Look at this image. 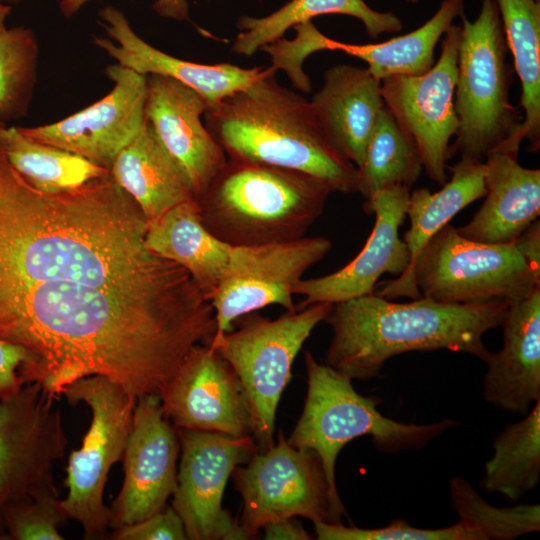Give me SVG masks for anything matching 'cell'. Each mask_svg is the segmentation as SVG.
<instances>
[{"label": "cell", "mask_w": 540, "mask_h": 540, "mask_svg": "<svg viewBox=\"0 0 540 540\" xmlns=\"http://www.w3.org/2000/svg\"><path fill=\"white\" fill-rule=\"evenodd\" d=\"M458 47L454 104L459 121L449 157L482 161L494 149L519 154L517 134L522 114L509 97L513 71L507 42L494 0H482L477 18L464 12Z\"/></svg>", "instance_id": "cell-5"}, {"label": "cell", "mask_w": 540, "mask_h": 540, "mask_svg": "<svg viewBox=\"0 0 540 540\" xmlns=\"http://www.w3.org/2000/svg\"><path fill=\"white\" fill-rule=\"evenodd\" d=\"M55 399L37 383L24 384L0 399V532L4 535L7 508L58 495L53 466L63 458L68 440Z\"/></svg>", "instance_id": "cell-11"}, {"label": "cell", "mask_w": 540, "mask_h": 540, "mask_svg": "<svg viewBox=\"0 0 540 540\" xmlns=\"http://www.w3.org/2000/svg\"><path fill=\"white\" fill-rule=\"evenodd\" d=\"M331 192L299 171L229 159L197 203L202 222L217 238L248 246L303 237Z\"/></svg>", "instance_id": "cell-4"}, {"label": "cell", "mask_w": 540, "mask_h": 540, "mask_svg": "<svg viewBox=\"0 0 540 540\" xmlns=\"http://www.w3.org/2000/svg\"><path fill=\"white\" fill-rule=\"evenodd\" d=\"M114 540H185L183 522L173 507L164 508L141 521L114 529Z\"/></svg>", "instance_id": "cell-37"}, {"label": "cell", "mask_w": 540, "mask_h": 540, "mask_svg": "<svg viewBox=\"0 0 540 540\" xmlns=\"http://www.w3.org/2000/svg\"><path fill=\"white\" fill-rule=\"evenodd\" d=\"M109 171L148 222L181 203L196 200L185 175L146 119L139 133L118 153Z\"/></svg>", "instance_id": "cell-27"}, {"label": "cell", "mask_w": 540, "mask_h": 540, "mask_svg": "<svg viewBox=\"0 0 540 540\" xmlns=\"http://www.w3.org/2000/svg\"><path fill=\"white\" fill-rule=\"evenodd\" d=\"M40 46L35 32L23 25L0 30V121L24 118L38 79Z\"/></svg>", "instance_id": "cell-33"}, {"label": "cell", "mask_w": 540, "mask_h": 540, "mask_svg": "<svg viewBox=\"0 0 540 540\" xmlns=\"http://www.w3.org/2000/svg\"><path fill=\"white\" fill-rule=\"evenodd\" d=\"M21 2L22 0H0V4L10 5V6L18 5Z\"/></svg>", "instance_id": "cell-43"}, {"label": "cell", "mask_w": 540, "mask_h": 540, "mask_svg": "<svg viewBox=\"0 0 540 540\" xmlns=\"http://www.w3.org/2000/svg\"><path fill=\"white\" fill-rule=\"evenodd\" d=\"M514 245L524 258L540 270V222L537 219L514 241Z\"/></svg>", "instance_id": "cell-41"}, {"label": "cell", "mask_w": 540, "mask_h": 540, "mask_svg": "<svg viewBox=\"0 0 540 540\" xmlns=\"http://www.w3.org/2000/svg\"><path fill=\"white\" fill-rule=\"evenodd\" d=\"M308 390L302 414L288 443L313 450L320 458L332 499L345 510L336 487L335 465L340 450L350 441L369 435L386 453L419 450L458 423L443 419L430 424L403 423L382 415L380 399L359 394L351 378L305 353Z\"/></svg>", "instance_id": "cell-6"}, {"label": "cell", "mask_w": 540, "mask_h": 540, "mask_svg": "<svg viewBox=\"0 0 540 540\" xmlns=\"http://www.w3.org/2000/svg\"><path fill=\"white\" fill-rule=\"evenodd\" d=\"M148 221L109 174L48 193L0 150V340L27 349L23 384L55 397L103 376L136 398L159 393L208 343L211 302L145 243Z\"/></svg>", "instance_id": "cell-1"}, {"label": "cell", "mask_w": 540, "mask_h": 540, "mask_svg": "<svg viewBox=\"0 0 540 540\" xmlns=\"http://www.w3.org/2000/svg\"><path fill=\"white\" fill-rule=\"evenodd\" d=\"M325 14L357 18L371 39H377L382 33L399 32L403 27L395 14L373 10L363 0H291L268 16L240 17L237 27L241 32L236 36L232 50L236 54L251 56L264 45L282 38L288 29Z\"/></svg>", "instance_id": "cell-28"}, {"label": "cell", "mask_w": 540, "mask_h": 540, "mask_svg": "<svg viewBox=\"0 0 540 540\" xmlns=\"http://www.w3.org/2000/svg\"><path fill=\"white\" fill-rule=\"evenodd\" d=\"M233 478L243 500L238 524L248 538L278 519L341 523L345 514L332 499L318 455L293 447L282 432L275 446L256 451L246 467L235 468Z\"/></svg>", "instance_id": "cell-10"}, {"label": "cell", "mask_w": 540, "mask_h": 540, "mask_svg": "<svg viewBox=\"0 0 540 540\" xmlns=\"http://www.w3.org/2000/svg\"><path fill=\"white\" fill-rule=\"evenodd\" d=\"M540 480V400L515 423L507 424L493 441V455L484 465L481 487L515 502Z\"/></svg>", "instance_id": "cell-31"}, {"label": "cell", "mask_w": 540, "mask_h": 540, "mask_svg": "<svg viewBox=\"0 0 540 540\" xmlns=\"http://www.w3.org/2000/svg\"><path fill=\"white\" fill-rule=\"evenodd\" d=\"M450 504L459 520L476 530L483 540H514L540 529V505L494 507L484 501L461 477L450 480Z\"/></svg>", "instance_id": "cell-34"}, {"label": "cell", "mask_w": 540, "mask_h": 540, "mask_svg": "<svg viewBox=\"0 0 540 540\" xmlns=\"http://www.w3.org/2000/svg\"><path fill=\"white\" fill-rule=\"evenodd\" d=\"M0 150L25 181L48 193L71 190L110 174L84 157L28 137L16 126L0 129Z\"/></svg>", "instance_id": "cell-30"}, {"label": "cell", "mask_w": 540, "mask_h": 540, "mask_svg": "<svg viewBox=\"0 0 540 540\" xmlns=\"http://www.w3.org/2000/svg\"><path fill=\"white\" fill-rule=\"evenodd\" d=\"M275 72L207 106L203 121L231 160L311 175L332 192H358L357 167L330 141L310 104Z\"/></svg>", "instance_id": "cell-3"}, {"label": "cell", "mask_w": 540, "mask_h": 540, "mask_svg": "<svg viewBox=\"0 0 540 540\" xmlns=\"http://www.w3.org/2000/svg\"><path fill=\"white\" fill-rule=\"evenodd\" d=\"M264 538L268 540H309L311 535L293 518L268 522L263 526Z\"/></svg>", "instance_id": "cell-40"}, {"label": "cell", "mask_w": 540, "mask_h": 540, "mask_svg": "<svg viewBox=\"0 0 540 540\" xmlns=\"http://www.w3.org/2000/svg\"><path fill=\"white\" fill-rule=\"evenodd\" d=\"M485 200L473 218L456 228L482 243H510L540 214V170L523 167L518 155L494 149L485 157Z\"/></svg>", "instance_id": "cell-23"}, {"label": "cell", "mask_w": 540, "mask_h": 540, "mask_svg": "<svg viewBox=\"0 0 540 540\" xmlns=\"http://www.w3.org/2000/svg\"><path fill=\"white\" fill-rule=\"evenodd\" d=\"M0 540H9L6 535L0 532Z\"/></svg>", "instance_id": "cell-44"}, {"label": "cell", "mask_w": 540, "mask_h": 540, "mask_svg": "<svg viewBox=\"0 0 540 540\" xmlns=\"http://www.w3.org/2000/svg\"><path fill=\"white\" fill-rule=\"evenodd\" d=\"M451 172V179L439 191L432 193L428 188H418L410 193L406 210L410 227L403 236L410 261L406 271L386 282L377 295L386 299L421 298L413 278L420 251L458 212L485 196L484 162L461 157Z\"/></svg>", "instance_id": "cell-25"}, {"label": "cell", "mask_w": 540, "mask_h": 540, "mask_svg": "<svg viewBox=\"0 0 540 540\" xmlns=\"http://www.w3.org/2000/svg\"><path fill=\"white\" fill-rule=\"evenodd\" d=\"M106 36H92L93 44L117 64L143 75L173 78L196 91L213 105L233 92L275 71L271 66L242 68L230 63L200 64L167 54L143 40L118 8L99 10Z\"/></svg>", "instance_id": "cell-21"}, {"label": "cell", "mask_w": 540, "mask_h": 540, "mask_svg": "<svg viewBox=\"0 0 540 540\" xmlns=\"http://www.w3.org/2000/svg\"><path fill=\"white\" fill-rule=\"evenodd\" d=\"M509 302L444 304L421 297L394 303L377 294L333 304L325 321L332 338L325 362L351 379L379 375L391 357L447 349L486 361L484 334L501 326Z\"/></svg>", "instance_id": "cell-2"}, {"label": "cell", "mask_w": 540, "mask_h": 540, "mask_svg": "<svg viewBox=\"0 0 540 540\" xmlns=\"http://www.w3.org/2000/svg\"><path fill=\"white\" fill-rule=\"evenodd\" d=\"M60 12L66 17L74 16L89 0H55ZM152 9L161 17L176 21L189 20V6L186 0H156Z\"/></svg>", "instance_id": "cell-39"}, {"label": "cell", "mask_w": 540, "mask_h": 540, "mask_svg": "<svg viewBox=\"0 0 540 540\" xmlns=\"http://www.w3.org/2000/svg\"><path fill=\"white\" fill-rule=\"evenodd\" d=\"M58 495H44L7 508L3 528L12 540H63L58 525L66 520Z\"/></svg>", "instance_id": "cell-36"}, {"label": "cell", "mask_w": 540, "mask_h": 540, "mask_svg": "<svg viewBox=\"0 0 540 540\" xmlns=\"http://www.w3.org/2000/svg\"><path fill=\"white\" fill-rule=\"evenodd\" d=\"M206 107L205 100L185 84L147 75L145 119L185 175L196 200L228 160L204 124Z\"/></svg>", "instance_id": "cell-19"}, {"label": "cell", "mask_w": 540, "mask_h": 540, "mask_svg": "<svg viewBox=\"0 0 540 540\" xmlns=\"http://www.w3.org/2000/svg\"><path fill=\"white\" fill-rule=\"evenodd\" d=\"M319 540H483L466 523L437 529L411 526L404 519H396L381 528H358L342 523L314 522Z\"/></svg>", "instance_id": "cell-35"}, {"label": "cell", "mask_w": 540, "mask_h": 540, "mask_svg": "<svg viewBox=\"0 0 540 540\" xmlns=\"http://www.w3.org/2000/svg\"><path fill=\"white\" fill-rule=\"evenodd\" d=\"M410 188L392 186L366 199L363 208L375 214L370 236L358 255L341 269L325 276L301 279L294 295L304 297L300 308L314 303H337L374 293L377 280L385 273L402 275L410 256L399 228L406 216Z\"/></svg>", "instance_id": "cell-18"}, {"label": "cell", "mask_w": 540, "mask_h": 540, "mask_svg": "<svg viewBox=\"0 0 540 540\" xmlns=\"http://www.w3.org/2000/svg\"><path fill=\"white\" fill-rule=\"evenodd\" d=\"M181 462L172 507L180 516L187 539H247L240 525L223 509L226 483L236 466L257 451L250 435L179 428Z\"/></svg>", "instance_id": "cell-14"}, {"label": "cell", "mask_w": 540, "mask_h": 540, "mask_svg": "<svg viewBox=\"0 0 540 540\" xmlns=\"http://www.w3.org/2000/svg\"><path fill=\"white\" fill-rule=\"evenodd\" d=\"M105 74L113 87L104 97L62 120L20 131L110 170L144 124L147 76L117 63L108 65Z\"/></svg>", "instance_id": "cell-15"}, {"label": "cell", "mask_w": 540, "mask_h": 540, "mask_svg": "<svg viewBox=\"0 0 540 540\" xmlns=\"http://www.w3.org/2000/svg\"><path fill=\"white\" fill-rule=\"evenodd\" d=\"M4 126H6V125L0 121V129H1L2 127H4Z\"/></svg>", "instance_id": "cell-46"}, {"label": "cell", "mask_w": 540, "mask_h": 540, "mask_svg": "<svg viewBox=\"0 0 540 540\" xmlns=\"http://www.w3.org/2000/svg\"><path fill=\"white\" fill-rule=\"evenodd\" d=\"M464 12L463 0H444L436 13L416 30L377 44H348L322 34L311 21L294 26L296 37L281 38L276 53L291 70H301L305 58L318 51H342L367 63L368 71L380 81L393 75L418 76L434 65L436 44Z\"/></svg>", "instance_id": "cell-20"}, {"label": "cell", "mask_w": 540, "mask_h": 540, "mask_svg": "<svg viewBox=\"0 0 540 540\" xmlns=\"http://www.w3.org/2000/svg\"><path fill=\"white\" fill-rule=\"evenodd\" d=\"M178 432L164 416L159 394L137 398L123 454L124 480L110 508V527L141 521L165 508L177 487Z\"/></svg>", "instance_id": "cell-17"}, {"label": "cell", "mask_w": 540, "mask_h": 540, "mask_svg": "<svg viewBox=\"0 0 540 540\" xmlns=\"http://www.w3.org/2000/svg\"><path fill=\"white\" fill-rule=\"evenodd\" d=\"M310 104L330 141L359 167L379 112L385 106L381 81L367 68L335 65L326 70L323 86Z\"/></svg>", "instance_id": "cell-24"}, {"label": "cell", "mask_w": 540, "mask_h": 540, "mask_svg": "<svg viewBox=\"0 0 540 540\" xmlns=\"http://www.w3.org/2000/svg\"><path fill=\"white\" fill-rule=\"evenodd\" d=\"M333 304L320 302L277 318L255 316L209 343L240 380L254 419V436L262 451L273 445L276 410L291 378L292 364Z\"/></svg>", "instance_id": "cell-9"}, {"label": "cell", "mask_w": 540, "mask_h": 540, "mask_svg": "<svg viewBox=\"0 0 540 540\" xmlns=\"http://www.w3.org/2000/svg\"><path fill=\"white\" fill-rule=\"evenodd\" d=\"M405 1L414 4V3H417L419 0H405Z\"/></svg>", "instance_id": "cell-45"}, {"label": "cell", "mask_w": 540, "mask_h": 540, "mask_svg": "<svg viewBox=\"0 0 540 540\" xmlns=\"http://www.w3.org/2000/svg\"><path fill=\"white\" fill-rule=\"evenodd\" d=\"M536 1H539V0H536Z\"/></svg>", "instance_id": "cell-47"}, {"label": "cell", "mask_w": 540, "mask_h": 540, "mask_svg": "<svg viewBox=\"0 0 540 540\" xmlns=\"http://www.w3.org/2000/svg\"><path fill=\"white\" fill-rule=\"evenodd\" d=\"M422 169L416 144L384 106L370 135L363 162L357 167L358 192L366 200L392 186L410 188Z\"/></svg>", "instance_id": "cell-32"}, {"label": "cell", "mask_w": 540, "mask_h": 540, "mask_svg": "<svg viewBox=\"0 0 540 540\" xmlns=\"http://www.w3.org/2000/svg\"><path fill=\"white\" fill-rule=\"evenodd\" d=\"M499 10L508 50L521 83L524 112L518 140L528 150L540 148V3L536 0H494Z\"/></svg>", "instance_id": "cell-29"}, {"label": "cell", "mask_w": 540, "mask_h": 540, "mask_svg": "<svg viewBox=\"0 0 540 540\" xmlns=\"http://www.w3.org/2000/svg\"><path fill=\"white\" fill-rule=\"evenodd\" d=\"M145 243L155 254L184 268L210 301L232 246L206 228L197 200L181 203L148 222Z\"/></svg>", "instance_id": "cell-26"}, {"label": "cell", "mask_w": 540, "mask_h": 540, "mask_svg": "<svg viewBox=\"0 0 540 540\" xmlns=\"http://www.w3.org/2000/svg\"><path fill=\"white\" fill-rule=\"evenodd\" d=\"M73 405L85 403L92 420L82 447L71 452L65 485L67 496L59 500L67 519L78 522L86 540L104 539L111 511L103 501L108 473L123 458L137 398L103 376H88L64 387Z\"/></svg>", "instance_id": "cell-7"}, {"label": "cell", "mask_w": 540, "mask_h": 540, "mask_svg": "<svg viewBox=\"0 0 540 540\" xmlns=\"http://www.w3.org/2000/svg\"><path fill=\"white\" fill-rule=\"evenodd\" d=\"M461 26L444 33L436 63L418 76L393 75L381 80V94L398 126L416 144L423 168L438 185L447 181L449 142L459 121L454 94Z\"/></svg>", "instance_id": "cell-13"}, {"label": "cell", "mask_w": 540, "mask_h": 540, "mask_svg": "<svg viewBox=\"0 0 540 540\" xmlns=\"http://www.w3.org/2000/svg\"><path fill=\"white\" fill-rule=\"evenodd\" d=\"M332 248L322 236L260 245L232 246L224 275L210 298L214 341L233 330L234 322L269 305L295 310L294 288L303 274Z\"/></svg>", "instance_id": "cell-12"}, {"label": "cell", "mask_w": 540, "mask_h": 540, "mask_svg": "<svg viewBox=\"0 0 540 540\" xmlns=\"http://www.w3.org/2000/svg\"><path fill=\"white\" fill-rule=\"evenodd\" d=\"M503 345L485 363L483 396L502 411L526 415L540 400V287L509 304Z\"/></svg>", "instance_id": "cell-22"}, {"label": "cell", "mask_w": 540, "mask_h": 540, "mask_svg": "<svg viewBox=\"0 0 540 540\" xmlns=\"http://www.w3.org/2000/svg\"><path fill=\"white\" fill-rule=\"evenodd\" d=\"M12 12V6L0 4V30L6 27V21Z\"/></svg>", "instance_id": "cell-42"}, {"label": "cell", "mask_w": 540, "mask_h": 540, "mask_svg": "<svg viewBox=\"0 0 540 540\" xmlns=\"http://www.w3.org/2000/svg\"><path fill=\"white\" fill-rule=\"evenodd\" d=\"M32 360V354L24 347L0 340V399L21 389L24 384L18 369Z\"/></svg>", "instance_id": "cell-38"}, {"label": "cell", "mask_w": 540, "mask_h": 540, "mask_svg": "<svg viewBox=\"0 0 540 540\" xmlns=\"http://www.w3.org/2000/svg\"><path fill=\"white\" fill-rule=\"evenodd\" d=\"M413 278L422 297L444 304L512 303L540 287V270L513 242L469 240L450 224L420 251Z\"/></svg>", "instance_id": "cell-8"}, {"label": "cell", "mask_w": 540, "mask_h": 540, "mask_svg": "<svg viewBox=\"0 0 540 540\" xmlns=\"http://www.w3.org/2000/svg\"><path fill=\"white\" fill-rule=\"evenodd\" d=\"M163 414L176 427L242 437L254 433L245 390L209 344L194 346L159 391Z\"/></svg>", "instance_id": "cell-16"}]
</instances>
